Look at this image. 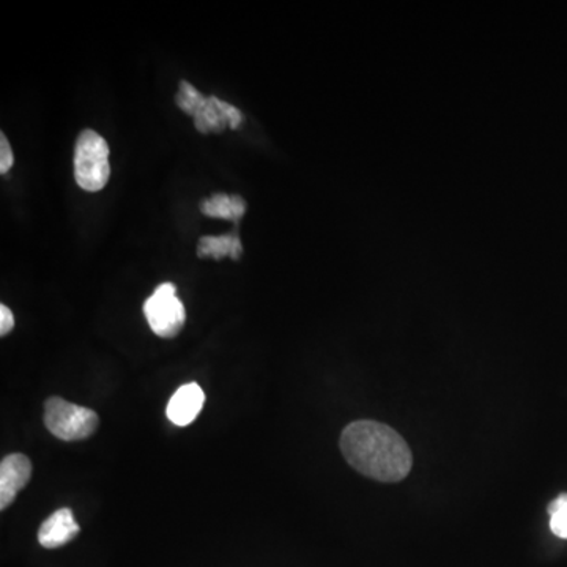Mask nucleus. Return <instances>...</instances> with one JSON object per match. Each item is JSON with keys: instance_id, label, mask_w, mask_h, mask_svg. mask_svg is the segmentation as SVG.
I'll use <instances>...</instances> for the list:
<instances>
[{"instance_id": "nucleus-1", "label": "nucleus", "mask_w": 567, "mask_h": 567, "mask_svg": "<svg viewBox=\"0 0 567 567\" xmlns=\"http://www.w3.org/2000/svg\"><path fill=\"white\" fill-rule=\"evenodd\" d=\"M339 447L351 469L378 483H399L413 466L407 441L381 422H350L340 433Z\"/></svg>"}, {"instance_id": "nucleus-2", "label": "nucleus", "mask_w": 567, "mask_h": 567, "mask_svg": "<svg viewBox=\"0 0 567 567\" xmlns=\"http://www.w3.org/2000/svg\"><path fill=\"white\" fill-rule=\"evenodd\" d=\"M111 177L109 146L94 129H84L74 148V179L81 188L96 192Z\"/></svg>"}, {"instance_id": "nucleus-3", "label": "nucleus", "mask_w": 567, "mask_h": 567, "mask_svg": "<svg viewBox=\"0 0 567 567\" xmlns=\"http://www.w3.org/2000/svg\"><path fill=\"white\" fill-rule=\"evenodd\" d=\"M43 421L48 431L62 441L91 439L99 426L96 411L76 406L59 396H53L44 402Z\"/></svg>"}, {"instance_id": "nucleus-4", "label": "nucleus", "mask_w": 567, "mask_h": 567, "mask_svg": "<svg viewBox=\"0 0 567 567\" xmlns=\"http://www.w3.org/2000/svg\"><path fill=\"white\" fill-rule=\"evenodd\" d=\"M144 314L151 332L162 339H174L187 322V311L172 283H165L155 288L154 294L144 303Z\"/></svg>"}, {"instance_id": "nucleus-5", "label": "nucleus", "mask_w": 567, "mask_h": 567, "mask_svg": "<svg viewBox=\"0 0 567 567\" xmlns=\"http://www.w3.org/2000/svg\"><path fill=\"white\" fill-rule=\"evenodd\" d=\"M176 102L181 111L195 117L196 128L202 135L222 133L229 126L228 117L224 116L221 109V99L217 98V96L207 98L187 81H181L180 92L177 94Z\"/></svg>"}, {"instance_id": "nucleus-6", "label": "nucleus", "mask_w": 567, "mask_h": 567, "mask_svg": "<svg viewBox=\"0 0 567 567\" xmlns=\"http://www.w3.org/2000/svg\"><path fill=\"white\" fill-rule=\"evenodd\" d=\"M32 477V462L28 455L13 452L0 462V510L6 511Z\"/></svg>"}, {"instance_id": "nucleus-7", "label": "nucleus", "mask_w": 567, "mask_h": 567, "mask_svg": "<svg viewBox=\"0 0 567 567\" xmlns=\"http://www.w3.org/2000/svg\"><path fill=\"white\" fill-rule=\"evenodd\" d=\"M80 533L81 526L74 521L73 511L70 507H62L40 526L39 543L44 548H59L72 543Z\"/></svg>"}, {"instance_id": "nucleus-8", "label": "nucleus", "mask_w": 567, "mask_h": 567, "mask_svg": "<svg viewBox=\"0 0 567 567\" xmlns=\"http://www.w3.org/2000/svg\"><path fill=\"white\" fill-rule=\"evenodd\" d=\"M206 403V392L198 384H187L177 389L168 403V418L180 428L191 424L199 417Z\"/></svg>"}, {"instance_id": "nucleus-9", "label": "nucleus", "mask_w": 567, "mask_h": 567, "mask_svg": "<svg viewBox=\"0 0 567 567\" xmlns=\"http://www.w3.org/2000/svg\"><path fill=\"white\" fill-rule=\"evenodd\" d=\"M242 254V240L233 232L222 237H202L198 243L200 259L213 258L214 261H222L224 258H231L232 261H240Z\"/></svg>"}, {"instance_id": "nucleus-10", "label": "nucleus", "mask_w": 567, "mask_h": 567, "mask_svg": "<svg viewBox=\"0 0 567 567\" xmlns=\"http://www.w3.org/2000/svg\"><path fill=\"white\" fill-rule=\"evenodd\" d=\"M200 211L206 217L239 222L246 213V202L242 196H229L221 192V195H213V198L203 200L200 203Z\"/></svg>"}, {"instance_id": "nucleus-11", "label": "nucleus", "mask_w": 567, "mask_h": 567, "mask_svg": "<svg viewBox=\"0 0 567 567\" xmlns=\"http://www.w3.org/2000/svg\"><path fill=\"white\" fill-rule=\"evenodd\" d=\"M550 515V529L555 536L567 539V494L558 495L548 504Z\"/></svg>"}, {"instance_id": "nucleus-12", "label": "nucleus", "mask_w": 567, "mask_h": 567, "mask_svg": "<svg viewBox=\"0 0 567 567\" xmlns=\"http://www.w3.org/2000/svg\"><path fill=\"white\" fill-rule=\"evenodd\" d=\"M14 157L11 151L9 139L7 136L0 135V174H7L13 166Z\"/></svg>"}, {"instance_id": "nucleus-13", "label": "nucleus", "mask_w": 567, "mask_h": 567, "mask_svg": "<svg viewBox=\"0 0 567 567\" xmlns=\"http://www.w3.org/2000/svg\"><path fill=\"white\" fill-rule=\"evenodd\" d=\"M220 105L222 113H224V116L228 117L229 128H239L240 124H242L243 120L242 113H240V111L237 109L235 106L229 105V103L221 102Z\"/></svg>"}, {"instance_id": "nucleus-14", "label": "nucleus", "mask_w": 567, "mask_h": 567, "mask_svg": "<svg viewBox=\"0 0 567 567\" xmlns=\"http://www.w3.org/2000/svg\"><path fill=\"white\" fill-rule=\"evenodd\" d=\"M14 326V317L11 314L10 307L6 305L0 306V336L6 337L9 335Z\"/></svg>"}]
</instances>
